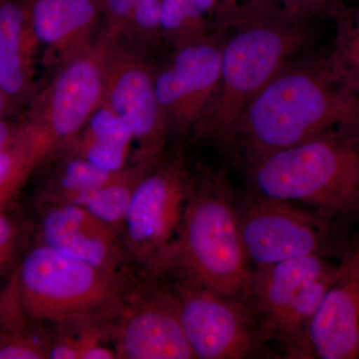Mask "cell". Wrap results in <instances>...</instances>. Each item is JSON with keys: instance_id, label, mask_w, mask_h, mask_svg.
<instances>
[{"instance_id": "1", "label": "cell", "mask_w": 359, "mask_h": 359, "mask_svg": "<svg viewBox=\"0 0 359 359\" xmlns=\"http://www.w3.org/2000/svg\"><path fill=\"white\" fill-rule=\"evenodd\" d=\"M355 124V92L325 71L290 62L248 104L219 147L245 167L328 130Z\"/></svg>"}, {"instance_id": "2", "label": "cell", "mask_w": 359, "mask_h": 359, "mask_svg": "<svg viewBox=\"0 0 359 359\" xmlns=\"http://www.w3.org/2000/svg\"><path fill=\"white\" fill-rule=\"evenodd\" d=\"M237 193L224 173L191 181L178 237L160 269L183 285L247 302L254 268L238 226Z\"/></svg>"}, {"instance_id": "3", "label": "cell", "mask_w": 359, "mask_h": 359, "mask_svg": "<svg viewBox=\"0 0 359 359\" xmlns=\"http://www.w3.org/2000/svg\"><path fill=\"white\" fill-rule=\"evenodd\" d=\"M252 192L306 205L355 226L359 219V124L337 127L245 167Z\"/></svg>"}, {"instance_id": "4", "label": "cell", "mask_w": 359, "mask_h": 359, "mask_svg": "<svg viewBox=\"0 0 359 359\" xmlns=\"http://www.w3.org/2000/svg\"><path fill=\"white\" fill-rule=\"evenodd\" d=\"M263 0L244 7L235 34L222 45L221 86L216 100L196 127L198 136L219 146L248 104L290 63L306 42L302 18L271 13Z\"/></svg>"}, {"instance_id": "5", "label": "cell", "mask_w": 359, "mask_h": 359, "mask_svg": "<svg viewBox=\"0 0 359 359\" xmlns=\"http://www.w3.org/2000/svg\"><path fill=\"white\" fill-rule=\"evenodd\" d=\"M236 208L243 244L255 266L311 255L339 261L351 248L353 226L301 205L248 190L237 194Z\"/></svg>"}, {"instance_id": "6", "label": "cell", "mask_w": 359, "mask_h": 359, "mask_svg": "<svg viewBox=\"0 0 359 359\" xmlns=\"http://www.w3.org/2000/svg\"><path fill=\"white\" fill-rule=\"evenodd\" d=\"M18 289L21 306L33 320H65L109 306L119 285L112 271L42 244L23 259Z\"/></svg>"}, {"instance_id": "7", "label": "cell", "mask_w": 359, "mask_h": 359, "mask_svg": "<svg viewBox=\"0 0 359 359\" xmlns=\"http://www.w3.org/2000/svg\"><path fill=\"white\" fill-rule=\"evenodd\" d=\"M176 290L180 320L195 358H257L266 348L247 302L183 283Z\"/></svg>"}, {"instance_id": "8", "label": "cell", "mask_w": 359, "mask_h": 359, "mask_svg": "<svg viewBox=\"0 0 359 359\" xmlns=\"http://www.w3.org/2000/svg\"><path fill=\"white\" fill-rule=\"evenodd\" d=\"M190 184L179 158L153 164L137 184L124 223L129 244L142 261L160 269L167 259L178 237Z\"/></svg>"}, {"instance_id": "9", "label": "cell", "mask_w": 359, "mask_h": 359, "mask_svg": "<svg viewBox=\"0 0 359 359\" xmlns=\"http://www.w3.org/2000/svg\"><path fill=\"white\" fill-rule=\"evenodd\" d=\"M115 37L119 35L106 32L100 41L63 61L62 67L46 89L32 124L54 145L75 138L100 107L106 57Z\"/></svg>"}, {"instance_id": "10", "label": "cell", "mask_w": 359, "mask_h": 359, "mask_svg": "<svg viewBox=\"0 0 359 359\" xmlns=\"http://www.w3.org/2000/svg\"><path fill=\"white\" fill-rule=\"evenodd\" d=\"M156 75L140 54L120 44L118 37L111 41L101 106L128 126L140 144L141 162L155 161L168 133L156 94Z\"/></svg>"}, {"instance_id": "11", "label": "cell", "mask_w": 359, "mask_h": 359, "mask_svg": "<svg viewBox=\"0 0 359 359\" xmlns=\"http://www.w3.org/2000/svg\"><path fill=\"white\" fill-rule=\"evenodd\" d=\"M221 78L222 45L203 39L178 46L171 63L156 75L168 131L196 129L216 100Z\"/></svg>"}, {"instance_id": "12", "label": "cell", "mask_w": 359, "mask_h": 359, "mask_svg": "<svg viewBox=\"0 0 359 359\" xmlns=\"http://www.w3.org/2000/svg\"><path fill=\"white\" fill-rule=\"evenodd\" d=\"M311 358H359V248L339 259L337 278L309 328Z\"/></svg>"}, {"instance_id": "13", "label": "cell", "mask_w": 359, "mask_h": 359, "mask_svg": "<svg viewBox=\"0 0 359 359\" xmlns=\"http://www.w3.org/2000/svg\"><path fill=\"white\" fill-rule=\"evenodd\" d=\"M339 262L311 255L255 266L247 302L266 347L297 297L311 283L337 268Z\"/></svg>"}, {"instance_id": "14", "label": "cell", "mask_w": 359, "mask_h": 359, "mask_svg": "<svg viewBox=\"0 0 359 359\" xmlns=\"http://www.w3.org/2000/svg\"><path fill=\"white\" fill-rule=\"evenodd\" d=\"M117 358H195L180 320L176 295H153L126 318L120 330Z\"/></svg>"}, {"instance_id": "15", "label": "cell", "mask_w": 359, "mask_h": 359, "mask_svg": "<svg viewBox=\"0 0 359 359\" xmlns=\"http://www.w3.org/2000/svg\"><path fill=\"white\" fill-rule=\"evenodd\" d=\"M40 230L43 244L66 256L109 271L117 263L112 226L80 205L63 202L48 210Z\"/></svg>"}, {"instance_id": "16", "label": "cell", "mask_w": 359, "mask_h": 359, "mask_svg": "<svg viewBox=\"0 0 359 359\" xmlns=\"http://www.w3.org/2000/svg\"><path fill=\"white\" fill-rule=\"evenodd\" d=\"M96 18L95 0H36L32 13V32L66 60L91 44Z\"/></svg>"}, {"instance_id": "17", "label": "cell", "mask_w": 359, "mask_h": 359, "mask_svg": "<svg viewBox=\"0 0 359 359\" xmlns=\"http://www.w3.org/2000/svg\"><path fill=\"white\" fill-rule=\"evenodd\" d=\"M84 129L81 136L68 142L75 156L109 171L124 170L134 140L128 126L112 111L100 106Z\"/></svg>"}, {"instance_id": "18", "label": "cell", "mask_w": 359, "mask_h": 359, "mask_svg": "<svg viewBox=\"0 0 359 359\" xmlns=\"http://www.w3.org/2000/svg\"><path fill=\"white\" fill-rule=\"evenodd\" d=\"M29 82L25 13L14 2L0 0V90L18 98Z\"/></svg>"}, {"instance_id": "19", "label": "cell", "mask_w": 359, "mask_h": 359, "mask_svg": "<svg viewBox=\"0 0 359 359\" xmlns=\"http://www.w3.org/2000/svg\"><path fill=\"white\" fill-rule=\"evenodd\" d=\"M55 148L53 142L32 124L18 131L0 154V212L18 195L35 167Z\"/></svg>"}, {"instance_id": "20", "label": "cell", "mask_w": 359, "mask_h": 359, "mask_svg": "<svg viewBox=\"0 0 359 359\" xmlns=\"http://www.w3.org/2000/svg\"><path fill=\"white\" fill-rule=\"evenodd\" d=\"M154 162H140L130 168L121 179L96 190L72 196L63 202L80 205L111 226L124 222L137 184Z\"/></svg>"}, {"instance_id": "21", "label": "cell", "mask_w": 359, "mask_h": 359, "mask_svg": "<svg viewBox=\"0 0 359 359\" xmlns=\"http://www.w3.org/2000/svg\"><path fill=\"white\" fill-rule=\"evenodd\" d=\"M128 169L109 171L84 159L74 156L67 161L58 177V190L63 201L78 195L90 192L121 179Z\"/></svg>"}, {"instance_id": "22", "label": "cell", "mask_w": 359, "mask_h": 359, "mask_svg": "<svg viewBox=\"0 0 359 359\" xmlns=\"http://www.w3.org/2000/svg\"><path fill=\"white\" fill-rule=\"evenodd\" d=\"M334 76L353 92L359 91V20L340 25Z\"/></svg>"}, {"instance_id": "23", "label": "cell", "mask_w": 359, "mask_h": 359, "mask_svg": "<svg viewBox=\"0 0 359 359\" xmlns=\"http://www.w3.org/2000/svg\"><path fill=\"white\" fill-rule=\"evenodd\" d=\"M198 30L189 18L185 0H162L161 1V28L167 34L178 36L183 44L184 32L191 28ZM179 45V46H180Z\"/></svg>"}, {"instance_id": "24", "label": "cell", "mask_w": 359, "mask_h": 359, "mask_svg": "<svg viewBox=\"0 0 359 359\" xmlns=\"http://www.w3.org/2000/svg\"><path fill=\"white\" fill-rule=\"evenodd\" d=\"M48 358L43 347L29 337L13 335L0 340V359H40Z\"/></svg>"}, {"instance_id": "25", "label": "cell", "mask_w": 359, "mask_h": 359, "mask_svg": "<svg viewBox=\"0 0 359 359\" xmlns=\"http://www.w3.org/2000/svg\"><path fill=\"white\" fill-rule=\"evenodd\" d=\"M161 1L162 0H137L130 21L144 34H153L161 28Z\"/></svg>"}, {"instance_id": "26", "label": "cell", "mask_w": 359, "mask_h": 359, "mask_svg": "<svg viewBox=\"0 0 359 359\" xmlns=\"http://www.w3.org/2000/svg\"><path fill=\"white\" fill-rule=\"evenodd\" d=\"M18 231L4 211L0 212V278L13 264L18 252Z\"/></svg>"}, {"instance_id": "27", "label": "cell", "mask_w": 359, "mask_h": 359, "mask_svg": "<svg viewBox=\"0 0 359 359\" xmlns=\"http://www.w3.org/2000/svg\"><path fill=\"white\" fill-rule=\"evenodd\" d=\"M189 18L194 26L200 30L201 23L205 13L216 6V0H185Z\"/></svg>"}, {"instance_id": "28", "label": "cell", "mask_w": 359, "mask_h": 359, "mask_svg": "<svg viewBox=\"0 0 359 359\" xmlns=\"http://www.w3.org/2000/svg\"><path fill=\"white\" fill-rule=\"evenodd\" d=\"M283 2V11L290 15L304 18L309 13L320 7L325 0H278Z\"/></svg>"}, {"instance_id": "29", "label": "cell", "mask_w": 359, "mask_h": 359, "mask_svg": "<svg viewBox=\"0 0 359 359\" xmlns=\"http://www.w3.org/2000/svg\"><path fill=\"white\" fill-rule=\"evenodd\" d=\"M81 351V342L61 341L52 347L48 353V358L80 359Z\"/></svg>"}, {"instance_id": "30", "label": "cell", "mask_w": 359, "mask_h": 359, "mask_svg": "<svg viewBox=\"0 0 359 359\" xmlns=\"http://www.w3.org/2000/svg\"><path fill=\"white\" fill-rule=\"evenodd\" d=\"M117 358L116 353L107 347L99 346L93 341L85 342L80 359H112Z\"/></svg>"}, {"instance_id": "31", "label": "cell", "mask_w": 359, "mask_h": 359, "mask_svg": "<svg viewBox=\"0 0 359 359\" xmlns=\"http://www.w3.org/2000/svg\"><path fill=\"white\" fill-rule=\"evenodd\" d=\"M18 133V131H13L6 123L0 120V154L13 143Z\"/></svg>"}, {"instance_id": "32", "label": "cell", "mask_w": 359, "mask_h": 359, "mask_svg": "<svg viewBox=\"0 0 359 359\" xmlns=\"http://www.w3.org/2000/svg\"><path fill=\"white\" fill-rule=\"evenodd\" d=\"M11 100V99L2 90H0V118L2 117V115L6 114L7 110L9 109Z\"/></svg>"}, {"instance_id": "33", "label": "cell", "mask_w": 359, "mask_h": 359, "mask_svg": "<svg viewBox=\"0 0 359 359\" xmlns=\"http://www.w3.org/2000/svg\"><path fill=\"white\" fill-rule=\"evenodd\" d=\"M358 230L355 231V233H353V238H351V245H354V247L359 248V219H358Z\"/></svg>"}]
</instances>
